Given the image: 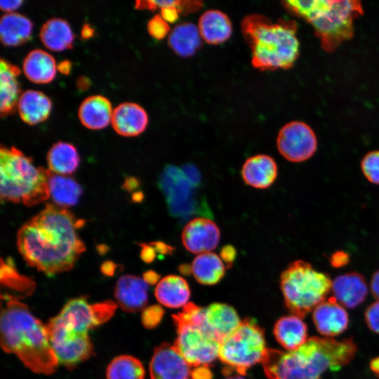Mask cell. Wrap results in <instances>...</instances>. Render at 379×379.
<instances>
[{
    "label": "cell",
    "mask_w": 379,
    "mask_h": 379,
    "mask_svg": "<svg viewBox=\"0 0 379 379\" xmlns=\"http://www.w3.org/2000/svg\"><path fill=\"white\" fill-rule=\"evenodd\" d=\"M110 101L105 96L94 95L85 98L80 104L78 116L87 128L99 130L105 128L112 117Z\"/></svg>",
    "instance_id": "44dd1931"
},
{
    "label": "cell",
    "mask_w": 379,
    "mask_h": 379,
    "mask_svg": "<svg viewBox=\"0 0 379 379\" xmlns=\"http://www.w3.org/2000/svg\"><path fill=\"white\" fill-rule=\"evenodd\" d=\"M149 284L141 277L131 274L121 276L114 288L117 305L126 312L145 309L148 302Z\"/></svg>",
    "instance_id": "2e32d148"
},
{
    "label": "cell",
    "mask_w": 379,
    "mask_h": 379,
    "mask_svg": "<svg viewBox=\"0 0 379 379\" xmlns=\"http://www.w3.org/2000/svg\"><path fill=\"white\" fill-rule=\"evenodd\" d=\"M140 181L136 178L130 177L125 180L124 182L123 187L128 192H134L140 186Z\"/></svg>",
    "instance_id": "bcb514c9"
},
{
    "label": "cell",
    "mask_w": 379,
    "mask_h": 379,
    "mask_svg": "<svg viewBox=\"0 0 379 379\" xmlns=\"http://www.w3.org/2000/svg\"><path fill=\"white\" fill-rule=\"evenodd\" d=\"M46 326L51 346L59 364L72 368L93 354V345L88 334L70 331L53 317Z\"/></svg>",
    "instance_id": "8fae6325"
},
{
    "label": "cell",
    "mask_w": 379,
    "mask_h": 379,
    "mask_svg": "<svg viewBox=\"0 0 379 379\" xmlns=\"http://www.w3.org/2000/svg\"><path fill=\"white\" fill-rule=\"evenodd\" d=\"M72 64L69 60L61 61L57 65V69L64 74H68L71 70Z\"/></svg>",
    "instance_id": "681fc988"
},
{
    "label": "cell",
    "mask_w": 379,
    "mask_h": 379,
    "mask_svg": "<svg viewBox=\"0 0 379 379\" xmlns=\"http://www.w3.org/2000/svg\"><path fill=\"white\" fill-rule=\"evenodd\" d=\"M0 172L1 199L32 206L50 197L51 171L35 166L32 159L18 149L1 147Z\"/></svg>",
    "instance_id": "8992f818"
},
{
    "label": "cell",
    "mask_w": 379,
    "mask_h": 379,
    "mask_svg": "<svg viewBox=\"0 0 379 379\" xmlns=\"http://www.w3.org/2000/svg\"><path fill=\"white\" fill-rule=\"evenodd\" d=\"M365 320L372 331L379 333V300L368 307L365 312Z\"/></svg>",
    "instance_id": "f35d334b"
},
{
    "label": "cell",
    "mask_w": 379,
    "mask_h": 379,
    "mask_svg": "<svg viewBox=\"0 0 379 379\" xmlns=\"http://www.w3.org/2000/svg\"><path fill=\"white\" fill-rule=\"evenodd\" d=\"M282 4L312 26L323 49L328 52L352 37L354 21L363 13L361 2L354 0H291Z\"/></svg>",
    "instance_id": "5b68a950"
},
{
    "label": "cell",
    "mask_w": 379,
    "mask_h": 379,
    "mask_svg": "<svg viewBox=\"0 0 379 379\" xmlns=\"http://www.w3.org/2000/svg\"><path fill=\"white\" fill-rule=\"evenodd\" d=\"M241 173L246 185L256 189H266L275 182L278 167L272 157L256 154L245 161Z\"/></svg>",
    "instance_id": "ffe728a7"
},
{
    "label": "cell",
    "mask_w": 379,
    "mask_h": 379,
    "mask_svg": "<svg viewBox=\"0 0 379 379\" xmlns=\"http://www.w3.org/2000/svg\"><path fill=\"white\" fill-rule=\"evenodd\" d=\"M159 274L153 271L148 270L144 272L142 279L149 284L153 285L159 281Z\"/></svg>",
    "instance_id": "c3c4849f"
},
{
    "label": "cell",
    "mask_w": 379,
    "mask_h": 379,
    "mask_svg": "<svg viewBox=\"0 0 379 379\" xmlns=\"http://www.w3.org/2000/svg\"><path fill=\"white\" fill-rule=\"evenodd\" d=\"M77 84L79 89L85 90L89 86L90 81L88 78L81 77L78 79Z\"/></svg>",
    "instance_id": "816d5d0a"
},
{
    "label": "cell",
    "mask_w": 379,
    "mask_h": 379,
    "mask_svg": "<svg viewBox=\"0 0 379 379\" xmlns=\"http://www.w3.org/2000/svg\"><path fill=\"white\" fill-rule=\"evenodd\" d=\"M357 351L352 338L311 337L295 350L268 348L262 365L268 379H321L326 371L348 364Z\"/></svg>",
    "instance_id": "7a4b0ae2"
},
{
    "label": "cell",
    "mask_w": 379,
    "mask_h": 379,
    "mask_svg": "<svg viewBox=\"0 0 379 379\" xmlns=\"http://www.w3.org/2000/svg\"><path fill=\"white\" fill-rule=\"evenodd\" d=\"M243 36L251 51V64L258 69H287L298 59L300 42L293 20L274 22L264 15L251 14L241 21Z\"/></svg>",
    "instance_id": "277c9868"
},
{
    "label": "cell",
    "mask_w": 379,
    "mask_h": 379,
    "mask_svg": "<svg viewBox=\"0 0 379 379\" xmlns=\"http://www.w3.org/2000/svg\"><path fill=\"white\" fill-rule=\"evenodd\" d=\"M111 122L118 134L133 137L140 135L146 129L148 115L138 104L126 102L114 109Z\"/></svg>",
    "instance_id": "d6986e66"
},
{
    "label": "cell",
    "mask_w": 379,
    "mask_h": 379,
    "mask_svg": "<svg viewBox=\"0 0 379 379\" xmlns=\"http://www.w3.org/2000/svg\"><path fill=\"white\" fill-rule=\"evenodd\" d=\"M39 37L49 50L62 51L72 48L74 35L69 23L59 18H52L45 22Z\"/></svg>",
    "instance_id": "f1b7e54d"
},
{
    "label": "cell",
    "mask_w": 379,
    "mask_h": 379,
    "mask_svg": "<svg viewBox=\"0 0 379 379\" xmlns=\"http://www.w3.org/2000/svg\"><path fill=\"white\" fill-rule=\"evenodd\" d=\"M236 310L225 303L215 302L203 307L201 327L220 342L241 323Z\"/></svg>",
    "instance_id": "9a60e30c"
},
{
    "label": "cell",
    "mask_w": 379,
    "mask_h": 379,
    "mask_svg": "<svg viewBox=\"0 0 379 379\" xmlns=\"http://www.w3.org/2000/svg\"><path fill=\"white\" fill-rule=\"evenodd\" d=\"M177 337L174 345L192 367H208L219 355L220 342L201 327L174 321Z\"/></svg>",
    "instance_id": "9c48e42d"
},
{
    "label": "cell",
    "mask_w": 379,
    "mask_h": 379,
    "mask_svg": "<svg viewBox=\"0 0 379 379\" xmlns=\"http://www.w3.org/2000/svg\"><path fill=\"white\" fill-rule=\"evenodd\" d=\"M17 108L24 122L29 125H35L48 117L52 109V102L50 98L42 92L27 90L21 93Z\"/></svg>",
    "instance_id": "d4e9b609"
},
{
    "label": "cell",
    "mask_w": 379,
    "mask_h": 379,
    "mask_svg": "<svg viewBox=\"0 0 379 379\" xmlns=\"http://www.w3.org/2000/svg\"><path fill=\"white\" fill-rule=\"evenodd\" d=\"M149 244L155 248L157 253L161 255H171L175 250V248L163 241H152Z\"/></svg>",
    "instance_id": "7bdbcfd3"
},
{
    "label": "cell",
    "mask_w": 379,
    "mask_h": 379,
    "mask_svg": "<svg viewBox=\"0 0 379 379\" xmlns=\"http://www.w3.org/2000/svg\"><path fill=\"white\" fill-rule=\"evenodd\" d=\"M147 27L149 34L158 40L164 39L171 32L168 23L160 15H155L152 18L149 20Z\"/></svg>",
    "instance_id": "8d00e7d4"
},
{
    "label": "cell",
    "mask_w": 379,
    "mask_h": 379,
    "mask_svg": "<svg viewBox=\"0 0 379 379\" xmlns=\"http://www.w3.org/2000/svg\"><path fill=\"white\" fill-rule=\"evenodd\" d=\"M19 67L1 59L0 62V112L6 117L14 112L20 96L18 76Z\"/></svg>",
    "instance_id": "cb8c5ba5"
},
{
    "label": "cell",
    "mask_w": 379,
    "mask_h": 379,
    "mask_svg": "<svg viewBox=\"0 0 379 379\" xmlns=\"http://www.w3.org/2000/svg\"><path fill=\"white\" fill-rule=\"evenodd\" d=\"M138 245L141 247L140 258L146 263L152 262L157 256L155 248L150 244L141 243Z\"/></svg>",
    "instance_id": "b9f144b4"
},
{
    "label": "cell",
    "mask_w": 379,
    "mask_h": 379,
    "mask_svg": "<svg viewBox=\"0 0 379 379\" xmlns=\"http://www.w3.org/2000/svg\"><path fill=\"white\" fill-rule=\"evenodd\" d=\"M220 239V230L212 220L196 218L190 220L181 233L185 249L194 254L211 252L216 248Z\"/></svg>",
    "instance_id": "5bb4252c"
},
{
    "label": "cell",
    "mask_w": 379,
    "mask_h": 379,
    "mask_svg": "<svg viewBox=\"0 0 379 379\" xmlns=\"http://www.w3.org/2000/svg\"><path fill=\"white\" fill-rule=\"evenodd\" d=\"M197 27L201 39L213 45L226 41L232 33L231 20L225 13L219 10L205 11L201 15Z\"/></svg>",
    "instance_id": "603a6c76"
},
{
    "label": "cell",
    "mask_w": 379,
    "mask_h": 379,
    "mask_svg": "<svg viewBox=\"0 0 379 379\" xmlns=\"http://www.w3.org/2000/svg\"><path fill=\"white\" fill-rule=\"evenodd\" d=\"M277 147L286 160L302 162L314 155L317 148V139L310 126L302 121H294L280 129Z\"/></svg>",
    "instance_id": "7c38bea8"
},
{
    "label": "cell",
    "mask_w": 379,
    "mask_h": 379,
    "mask_svg": "<svg viewBox=\"0 0 379 379\" xmlns=\"http://www.w3.org/2000/svg\"><path fill=\"white\" fill-rule=\"evenodd\" d=\"M48 170L55 174L67 175L73 173L80 162L76 147L68 142L59 141L52 145L47 154Z\"/></svg>",
    "instance_id": "1f68e13d"
},
{
    "label": "cell",
    "mask_w": 379,
    "mask_h": 379,
    "mask_svg": "<svg viewBox=\"0 0 379 379\" xmlns=\"http://www.w3.org/2000/svg\"><path fill=\"white\" fill-rule=\"evenodd\" d=\"M117 307L111 300L91 304L86 297H78L68 300L53 318L70 331L88 334L89 330L111 319Z\"/></svg>",
    "instance_id": "30bf717a"
},
{
    "label": "cell",
    "mask_w": 379,
    "mask_h": 379,
    "mask_svg": "<svg viewBox=\"0 0 379 379\" xmlns=\"http://www.w3.org/2000/svg\"><path fill=\"white\" fill-rule=\"evenodd\" d=\"M190 295L187 281L183 277L173 274L160 279L154 289V295L158 302L173 309L187 305Z\"/></svg>",
    "instance_id": "7402d4cb"
},
{
    "label": "cell",
    "mask_w": 379,
    "mask_h": 379,
    "mask_svg": "<svg viewBox=\"0 0 379 379\" xmlns=\"http://www.w3.org/2000/svg\"><path fill=\"white\" fill-rule=\"evenodd\" d=\"M145 368L142 362L131 355H120L114 358L106 371L107 379H144Z\"/></svg>",
    "instance_id": "836d02e7"
},
{
    "label": "cell",
    "mask_w": 379,
    "mask_h": 379,
    "mask_svg": "<svg viewBox=\"0 0 379 379\" xmlns=\"http://www.w3.org/2000/svg\"><path fill=\"white\" fill-rule=\"evenodd\" d=\"M84 224L67 208L47 204L18 230V251L29 266L47 275L69 271L86 250L77 233Z\"/></svg>",
    "instance_id": "6da1fadb"
},
{
    "label": "cell",
    "mask_w": 379,
    "mask_h": 379,
    "mask_svg": "<svg viewBox=\"0 0 379 379\" xmlns=\"http://www.w3.org/2000/svg\"><path fill=\"white\" fill-rule=\"evenodd\" d=\"M371 370L379 376V357H376L371 361Z\"/></svg>",
    "instance_id": "f5cc1de1"
},
{
    "label": "cell",
    "mask_w": 379,
    "mask_h": 379,
    "mask_svg": "<svg viewBox=\"0 0 379 379\" xmlns=\"http://www.w3.org/2000/svg\"><path fill=\"white\" fill-rule=\"evenodd\" d=\"M371 291L373 295L379 300V270L375 272L372 276Z\"/></svg>",
    "instance_id": "f6af8a7d"
},
{
    "label": "cell",
    "mask_w": 379,
    "mask_h": 379,
    "mask_svg": "<svg viewBox=\"0 0 379 379\" xmlns=\"http://www.w3.org/2000/svg\"><path fill=\"white\" fill-rule=\"evenodd\" d=\"M150 379H191L192 366L174 345L157 347L149 365Z\"/></svg>",
    "instance_id": "4fadbf2b"
},
{
    "label": "cell",
    "mask_w": 379,
    "mask_h": 379,
    "mask_svg": "<svg viewBox=\"0 0 379 379\" xmlns=\"http://www.w3.org/2000/svg\"><path fill=\"white\" fill-rule=\"evenodd\" d=\"M33 24L25 15L18 13H6L0 20V39L6 46H17L28 41Z\"/></svg>",
    "instance_id": "4316f807"
},
{
    "label": "cell",
    "mask_w": 379,
    "mask_h": 379,
    "mask_svg": "<svg viewBox=\"0 0 379 379\" xmlns=\"http://www.w3.org/2000/svg\"><path fill=\"white\" fill-rule=\"evenodd\" d=\"M168 44L178 55L192 56L202 44L198 27L188 22L178 24L171 31Z\"/></svg>",
    "instance_id": "f546056e"
},
{
    "label": "cell",
    "mask_w": 379,
    "mask_h": 379,
    "mask_svg": "<svg viewBox=\"0 0 379 379\" xmlns=\"http://www.w3.org/2000/svg\"><path fill=\"white\" fill-rule=\"evenodd\" d=\"M118 265L112 261L104 262L100 267L101 272L106 276H112Z\"/></svg>",
    "instance_id": "7dc6e473"
},
{
    "label": "cell",
    "mask_w": 379,
    "mask_h": 379,
    "mask_svg": "<svg viewBox=\"0 0 379 379\" xmlns=\"http://www.w3.org/2000/svg\"><path fill=\"white\" fill-rule=\"evenodd\" d=\"M144 198V195L142 192L138 191L133 193L132 199L134 202H140Z\"/></svg>",
    "instance_id": "11a10c76"
},
{
    "label": "cell",
    "mask_w": 379,
    "mask_h": 379,
    "mask_svg": "<svg viewBox=\"0 0 379 379\" xmlns=\"http://www.w3.org/2000/svg\"><path fill=\"white\" fill-rule=\"evenodd\" d=\"M232 372L225 373L226 378L225 379H246L244 375H240L237 373L235 374H231Z\"/></svg>",
    "instance_id": "9f6ffc18"
},
{
    "label": "cell",
    "mask_w": 379,
    "mask_h": 379,
    "mask_svg": "<svg viewBox=\"0 0 379 379\" xmlns=\"http://www.w3.org/2000/svg\"><path fill=\"white\" fill-rule=\"evenodd\" d=\"M329 262L331 265L335 268L342 267L349 263L350 255L344 251H338L331 255Z\"/></svg>",
    "instance_id": "60d3db41"
},
{
    "label": "cell",
    "mask_w": 379,
    "mask_h": 379,
    "mask_svg": "<svg viewBox=\"0 0 379 379\" xmlns=\"http://www.w3.org/2000/svg\"><path fill=\"white\" fill-rule=\"evenodd\" d=\"M361 168L365 178L374 185H379V150L365 154L361 161Z\"/></svg>",
    "instance_id": "d590c367"
},
{
    "label": "cell",
    "mask_w": 379,
    "mask_h": 379,
    "mask_svg": "<svg viewBox=\"0 0 379 379\" xmlns=\"http://www.w3.org/2000/svg\"><path fill=\"white\" fill-rule=\"evenodd\" d=\"M191 266L193 277L203 285H215L225 274V265L219 255L212 252L197 255Z\"/></svg>",
    "instance_id": "4dcf8cb0"
},
{
    "label": "cell",
    "mask_w": 379,
    "mask_h": 379,
    "mask_svg": "<svg viewBox=\"0 0 379 379\" xmlns=\"http://www.w3.org/2000/svg\"><path fill=\"white\" fill-rule=\"evenodd\" d=\"M164 310L159 305H152L143 310L141 320L146 328H153L161 321Z\"/></svg>",
    "instance_id": "74e56055"
},
{
    "label": "cell",
    "mask_w": 379,
    "mask_h": 379,
    "mask_svg": "<svg viewBox=\"0 0 379 379\" xmlns=\"http://www.w3.org/2000/svg\"><path fill=\"white\" fill-rule=\"evenodd\" d=\"M331 291L335 300L342 306L354 308L366 299L368 287L361 274L352 272L335 277L332 281Z\"/></svg>",
    "instance_id": "ac0fdd59"
},
{
    "label": "cell",
    "mask_w": 379,
    "mask_h": 379,
    "mask_svg": "<svg viewBox=\"0 0 379 379\" xmlns=\"http://www.w3.org/2000/svg\"><path fill=\"white\" fill-rule=\"evenodd\" d=\"M22 4L21 0H13V1H0V8L2 11L7 13H12L17 9Z\"/></svg>",
    "instance_id": "ee69618b"
},
{
    "label": "cell",
    "mask_w": 379,
    "mask_h": 379,
    "mask_svg": "<svg viewBox=\"0 0 379 379\" xmlns=\"http://www.w3.org/2000/svg\"><path fill=\"white\" fill-rule=\"evenodd\" d=\"M237 251L232 245H226L223 246L220 252V257L225 262L227 268H230L236 258Z\"/></svg>",
    "instance_id": "ab89813d"
},
{
    "label": "cell",
    "mask_w": 379,
    "mask_h": 379,
    "mask_svg": "<svg viewBox=\"0 0 379 379\" xmlns=\"http://www.w3.org/2000/svg\"><path fill=\"white\" fill-rule=\"evenodd\" d=\"M1 347L15 354L32 371L50 375L59 362L51 346L46 325L43 324L27 305L11 298L1 312Z\"/></svg>",
    "instance_id": "3957f363"
},
{
    "label": "cell",
    "mask_w": 379,
    "mask_h": 379,
    "mask_svg": "<svg viewBox=\"0 0 379 379\" xmlns=\"http://www.w3.org/2000/svg\"><path fill=\"white\" fill-rule=\"evenodd\" d=\"M329 276L305 260L291 262L280 276V288L287 308L301 318L314 310L331 291Z\"/></svg>",
    "instance_id": "52a82bcc"
},
{
    "label": "cell",
    "mask_w": 379,
    "mask_h": 379,
    "mask_svg": "<svg viewBox=\"0 0 379 379\" xmlns=\"http://www.w3.org/2000/svg\"><path fill=\"white\" fill-rule=\"evenodd\" d=\"M48 190L55 204L64 208L77 204L83 192L81 185L74 178L52 172L49 175Z\"/></svg>",
    "instance_id": "d6a6232c"
},
{
    "label": "cell",
    "mask_w": 379,
    "mask_h": 379,
    "mask_svg": "<svg viewBox=\"0 0 379 379\" xmlns=\"http://www.w3.org/2000/svg\"><path fill=\"white\" fill-rule=\"evenodd\" d=\"M179 271L181 274L188 276L192 274V266L187 263H183L179 266Z\"/></svg>",
    "instance_id": "db71d44e"
},
{
    "label": "cell",
    "mask_w": 379,
    "mask_h": 379,
    "mask_svg": "<svg viewBox=\"0 0 379 379\" xmlns=\"http://www.w3.org/2000/svg\"><path fill=\"white\" fill-rule=\"evenodd\" d=\"M267 349L262 328L254 320L246 319L220 342L218 358L226 366V372L245 376L250 368L262 363Z\"/></svg>",
    "instance_id": "ba28073f"
},
{
    "label": "cell",
    "mask_w": 379,
    "mask_h": 379,
    "mask_svg": "<svg viewBox=\"0 0 379 379\" xmlns=\"http://www.w3.org/2000/svg\"><path fill=\"white\" fill-rule=\"evenodd\" d=\"M22 69L26 77L36 84H47L56 75L57 65L54 58L41 49H34L25 56Z\"/></svg>",
    "instance_id": "484cf974"
},
{
    "label": "cell",
    "mask_w": 379,
    "mask_h": 379,
    "mask_svg": "<svg viewBox=\"0 0 379 379\" xmlns=\"http://www.w3.org/2000/svg\"><path fill=\"white\" fill-rule=\"evenodd\" d=\"M312 318L320 334L328 338L343 333L349 323L346 310L333 297L317 305L313 310Z\"/></svg>",
    "instance_id": "e0dca14e"
},
{
    "label": "cell",
    "mask_w": 379,
    "mask_h": 379,
    "mask_svg": "<svg viewBox=\"0 0 379 379\" xmlns=\"http://www.w3.org/2000/svg\"><path fill=\"white\" fill-rule=\"evenodd\" d=\"M1 281L6 286L27 294L34 288V282L30 278L20 274L11 258L1 259Z\"/></svg>",
    "instance_id": "e575fe53"
},
{
    "label": "cell",
    "mask_w": 379,
    "mask_h": 379,
    "mask_svg": "<svg viewBox=\"0 0 379 379\" xmlns=\"http://www.w3.org/2000/svg\"><path fill=\"white\" fill-rule=\"evenodd\" d=\"M273 331L277 341L286 350H295L307 340V326L301 317L295 314L278 319Z\"/></svg>",
    "instance_id": "83f0119b"
},
{
    "label": "cell",
    "mask_w": 379,
    "mask_h": 379,
    "mask_svg": "<svg viewBox=\"0 0 379 379\" xmlns=\"http://www.w3.org/2000/svg\"><path fill=\"white\" fill-rule=\"evenodd\" d=\"M94 34V29L88 24L84 25L81 35L83 39H89L91 38Z\"/></svg>",
    "instance_id": "f907efd6"
}]
</instances>
